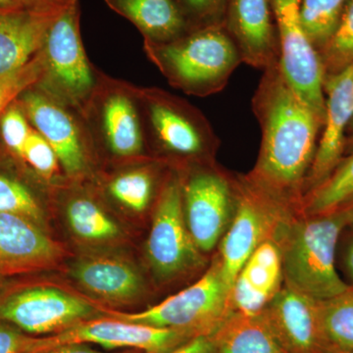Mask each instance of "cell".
Returning <instances> with one entry per match:
<instances>
[{"instance_id": "42", "label": "cell", "mask_w": 353, "mask_h": 353, "mask_svg": "<svg viewBox=\"0 0 353 353\" xmlns=\"http://www.w3.org/2000/svg\"><path fill=\"white\" fill-rule=\"evenodd\" d=\"M29 6H43V4L54 3V2L67 1V0H24Z\"/></svg>"}, {"instance_id": "15", "label": "cell", "mask_w": 353, "mask_h": 353, "mask_svg": "<svg viewBox=\"0 0 353 353\" xmlns=\"http://www.w3.org/2000/svg\"><path fill=\"white\" fill-rule=\"evenodd\" d=\"M324 92L326 114L304 194L324 182L343 159L347 129L353 118V64L336 75L325 77Z\"/></svg>"}, {"instance_id": "4", "label": "cell", "mask_w": 353, "mask_h": 353, "mask_svg": "<svg viewBox=\"0 0 353 353\" xmlns=\"http://www.w3.org/2000/svg\"><path fill=\"white\" fill-rule=\"evenodd\" d=\"M80 19V1L71 0L46 34L39 51L41 76L34 87L81 115L94 94L101 71L88 59Z\"/></svg>"}, {"instance_id": "25", "label": "cell", "mask_w": 353, "mask_h": 353, "mask_svg": "<svg viewBox=\"0 0 353 353\" xmlns=\"http://www.w3.org/2000/svg\"><path fill=\"white\" fill-rule=\"evenodd\" d=\"M152 162L124 169L108 179L105 189L108 196L130 210L143 212L152 201L155 190V169Z\"/></svg>"}, {"instance_id": "21", "label": "cell", "mask_w": 353, "mask_h": 353, "mask_svg": "<svg viewBox=\"0 0 353 353\" xmlns=\"http://www.w3.org/2000/svg\"><path fill=\"white\" fill-rule=\"evenodd\" d=\"M143 34V41L166 43L194 29L176 0H104Z\"/></svg>"}, {"instance_id": "30", "label": "cell", "mask_w": 353, "mask_h": 353, "mask_svg": "<svg viewBox=\"0 0 353 353\" xmlns=\"http://www.w3.org/2000/svg\"><path fill=\"white\" fill-rule=\"evenodd\" d=\"M0 213L22 216L38 225L43 216L38 199L29 188L4 174H0Z\"/></svg>"}, {"instance_id": "13", "label": "cell", "mask_w": 353, "mask_h": 353, "mask_svg": "<svg viewBox=\"0 0 353 353\" xmlns=\"http://www.w3.org/2000/svg\"><path fill=\"white\" fill-rule=\"evenodd\" d=\"M94 309L87 301L55 288H30L0 303V321L38 336L60 333L87 321Z\"/></svg>"}, {"instance_id": "35", "label": "cell", "mask_w": 353, "mask_h": 353, "mask_svg": "<svg viewBox=\"0 0 353 353\" xmlns=\"http://www.w3.org/2000/svg\"><path fill=\"white\" fill-rule=\"evenodd\" d=\"M0 353H39V338L0 321Z\"/></svg>"}, {"instance_id": "37", "label": "cell", "mask_w": 353, "mask_h": 353, "mask_svg": "<svg viewBox=\"0 0 353 353\" xmlns=\"http://www.w3.org/2000/svg\"><path fill=\"white\" fill-rule=\"evenodd\" d=\"M41 353H106L99 352L94 348L88 347L85 343H71V345H58V347L50 348ZM131 353V352H123Z\"/></svg>"}, {"instance_id": "22", "label": "cell", "mask_w": 353, "mask_h": 353, "mask_svg": "<svg viewBox=\"0 0 353 353\" xmlns=\"http://www.w3.org/2000/svg\"><path fill=\"white\" fill-rule=\"evenodd\" d=\"M72 275L83 289L108 301H131L143 289L137 269L117 259L85 260L74 267Z\"/></svg>"}, {"instance_id": "5", "label": "cell", "mask_w": 353, "mask_h": 353, "mask_svg": "<svg viewBox=\"0 0 353 353\" xmlns=\"http://www.w3.org/2000/svg\"><path fill=\"white\" fill-rule=\"evenodd\" d=\"M148 148L185 161L211 159L219 139L208 118L190 102L157 87H139Z\"/></svg>"}, {"instance_id": "28", "label": "cell", "mask_w": 353, "mask_h": 353, "mask_svg": "<svg viewBox=\"0 0 353 353\" xmlns=\"http://www.w3.org/2000/svg\"><path fill=\"white\" fill-rule=\"evenodd\" d=\"M320 317L330 345L353 350V287L320 301Z\"/></svg>"}, {"instance_id": "29", "label": "cell", "mask_w": 353, "mask_h": 353, "mask_svg": "<svg viewBox=\"0 0 353 353\" xmlns=\"http://www.w3.org/2000/svg\"><path fill=\"white\" fill-rule=\"evenodd\" d=\"M319 55L325 77L336 75L353 64V0L347 2L336 31Z\"/></svg>"}, {"instance_id": "32", "label": "cell", "mask_w": 353, "mask_h": 353, "mask_svg": "<svg viewBox=\"0 0 353 353\" xmlns=\"http://www.w3.org/2000/svg\"><path fill=\"white\" fill-rule=\"evenodd\" d=\"M22 160L46 181L55 178L61 169L54 150L34 128L26 143Z\"/></svg>"}, {"instance_id": "27", "label": "cell", "mask_w": 353, "mask_h": 353, "mask_svg": "<svg viewBox=\"0 0 353 353\" xmlns=\"http://www.w3.org/2000/svg\"><path fill=\"white\" fill-rule=\"evenodd\" d=\"M348 1L350 0H301V24L318 52L333 36Z\"/></svg>"}, {"instance_id": "18", "label": "cell", "mask_w": 353, "mask_h": 353, "mask_svg": "<svg viewBox=\"0 0 353 353\" xmlns=\"http://www.w3.org/2000/svg\"><path fill=\"white\" fill-rule=\"evenodd\" d=\"M224 25L243 63L262 71L278 63L280 44L271 0H228Z\"/></svg>"}, {"instance_id": "20", "label": "cell", "mask_w": 353, "mask_h": 353, "mask_svg": "<svg viewBox=\"0 0 353 353\" xmlns=\"http://www.w3.org/2000/svg\"><path fill=\"white\" fill-rule=\"evenodd\" d=\"M283 262L275 240H267L256 248L239 272L231 292L233 312L259 314L282 288Z\"/></svg>"}, {"instance_id": "2", "label": "cell", "mask_w": 353, "mask_h": 353, "mask_svg": "<svg viewBox=\"0 0 353 353\" xmlns=\"http://www.w3.org/2000/svg\"><path fill=\"white\" fill-rule=\"evenodd\" d=\"M347 221L341 210L328 214L292 215L279 228L275 241L282 254L285 285L316 301L350 289L336 270V255Z\"/></svg>"}, {"instance_id": "26", "label": "cell", "mask_w": 353, "mask_h": 353, "mask_svg": "<svg viewBox=\"0 0 353 353\" xmlns=\"http://www.w3.org/2000/svg\"><path fill=\"white\" fill-rule=\"evenodd\" d=\"M66 218L72 231L88 241H106L119 234V227L90 197L78 194L66 205Z\"/></svg>"}, {"instance_id": "23", "label": "cell", "mask_w": 353, "mask_h": 353, "mask_svg": "<svg viewBox=\"0 0 353 353\" xmlns=\"http://www.w3.org/2000/svg\"><path fill=\"white\" fill-rule=\"evenodd\" d=\"M212 339L216 353H290L260 313H232Z\"/></svg>"}, {"instance_id": "40", "label": "cell", "mask_w": 353, "mask_h": 353, "mask_svg": "<svg viewBox=\"0 0 353 353\" xmlns=\"http://www.w3.org/2000/svg\"><path fill=\"white\" fill-rule=\"evenodd\" d=\"M341 212L345 215V219L347 221L348 226H352L353 225V199L352 201L347 202L345 205L341 206L340 209Z\"/></svg>"}, {"instance_id": "44", "label": "cell", "mask_w": 353, "mask_h": 353, "mask_svg": "<svg viewBox=\"0 0 353 353\" xmlns=\"http://www.w3.org/2000/svg\"><path fill=\"white\" fill-rule=\"evenodd\" d=\"M1 283H2V276L0 275V287H1Z\"/></svg>"}, {"instance_id": "34", "label": "cell", "mask_w": 353, "mask_h": 353, "mask_svg": "<svg viewBox=\"0 0 353 353\" xmlns=\"http://www.w3.org/2000/svg\"><path fill=\"white\" fill-rule=\"evenodd\" d=\"M192 27L224 24L228 0H176Z\"/></svg>"}, {"instance_id": "17", "label": "cell", "mask_w": 353, "mask_h": 353, "mask_svg": "<svg viewBox=\"0 0 353 353\" xmlns=\"http://www.w3.org/2000/svg\"><path fill=\"white\" fill-rule=\"evenodd\" d=\"M70 2L0 11V79L18 73L38 55L50 26Z\"/></svg>"}, {"instance_id": "19", "label": "cell", "mask_w": 353, "mask_h": 353, "mask_svg": "<svg viewBox=\"0 0 353 353\" xmlns=\"http://www.w3.org/2000/svg\"><path fill=\"white\" fill-rule=\"evenodd\" d=\"M61 255L39 225L22 216L0 213V275H17L53 266Z\"/></svg>"}, {"instance_id": "36", "label": "cell", "mask_w": 353, "mask_h": 353, "mask_svg": "<svg viewBox=\"0 0 353 353\" xmlns=\"http://www.w3.org/2000/svg\"><path fill=\"white\" fill-rule=\"evenodd\" d=\"M165 353H216L212 336H199Z\"/></svg>"}, {"instance_id": "11", "label": "cell", "mask_w": 353, "mask_h": 353, "mask_svg": "<svg viewBox=\"0 0 353 353\" xmlns=\"http://www.w3.org/2000/svg\"><path fill=\"white\" fill-rule=\"evenodd\" d=\"M17 101L32 127L54 150L65 175L72 180L87 175L94 145L80 113L36 87L23 92Z\"/></svg>"}, {"instance_id": "12", "label": "cell", "mask_w": 353, "mask_h": 353, "mask_svg": "<svg viewBox=\"0 0 353 353\" xmlns=\"http://www.w3.org/2000/svg\"><path fill=\"white\" fill-rule=\"evenodd\" d=\"M271 2L280 44L281 70L296 94L325 120V72L319 52L301 24V0Z\"/></svg>"}, {"instance_id": "6", "label": "cell", "mask_w": 353, "mask_h": 353, "mask_svg": "<svg viewBox=\"0 0 353 353\" xmlns=\"http://www.w3.org/2000/svg\"><path fill=\"white\" fill-rule=\"evenodd\" d=\"M137 85L101 72L94 94L83 109L92 145L114 159L138 160L148 150Z\"/></svg>"}, {"instance_id": "10", "label": "cell", "mask_w": 353, "mask_h": 353, "mask_svg": "<svg viewBox=\"0 0 353 353\" xmlns=\"http://www.w3.org/2000/svg\"><path fill=\"white\" fill-rule=\"evenodd\" d=\"M146 252L155 276L161 280L178 277L201 263V252L183 215L182 179L178 169L165 179L158 192Z\"/></svg>"}, {"instance_id": "41", "label": "cell", "mask_w": 353, "mask_h": 353, "mask_svg": "<svg viewBox=\"0 0 353 353\" xmlns=\"http://www.w3.org/2000/svg\"><path fill=\"white\" fill-rule=\"evenodd\" d=\"M353 152V118L348 126L347 132V141H345V152L352 153Z\"/></svg>"}, {"instance_id": "43", "label": "cell", "mask_w": 353, "mask_h": 353, "mask_svg": "<svg viewBox=\"0 0 353 353\" xmlns=\"http://www.w3.org/2000/svg\"><path fill=\"white\" fill-rule=\"evenodd\" d=\"M324 353H353V350H347L336 347V345H329Z\"/></svg>"}, {"instance_id": "31", "label": "cell", "mask_w": 353, "mask_h": 353, "mask_svg": "<svg viewBox=\"0 0 353 353\" xmlns=\"http://www.w3.org/2000/svg\"><path fill=\"white\" fill-rule=\"evenodd\" d=\"M32 131L30 121L16 101L0 116V134L7 150L22 159L26 143Z\"/></svg>"}, {"instance_id": "24", "label": "cell", "mask_w": 353, "mask_h": 353, "mask_svg": "<svg viewBox=\"0 0 353 353\" xmlns=\"http://www.w3.org/2000/svg\"><path fill=\"white\" fill-rule=\"evenodd\" d=\"M352 199L353 152L347 157H343L324 182L304 194L299 214H328L338 210Z\"/></svg>"}, {"instance_id": "38", "label": "cell", "mask_w": 353, "mask_h": 353, "mask_svg": "<svg viewBox=\"0 0 353 353\" xmlns=\"http://www.w3.org/2000/svg\"><path fill=\"white\" fill-rule=\"evenodd\" d=\"M343 261L347 277L352 283V287H353V233L348 238L345 250H343Z\"/></svg>"}, {"instance_id": "16", "label": "cell", "mask_w": 353, "mask_h": 353, "mask_svg": "<svg viewBox=\"0 0 353 353\" xmlns=\"http://www.w3.org/2000/svg\"><path fill=\"white\" fill-rule=\"evenodd\" d=\"M290 353H324L330 345L323 331L320 301L285 285L260 312Z\"/></svg>"}, {"instance_id": "8", "label": "cell", "mask_w": 353, "mask_h": 353, "mask_svg": "<svg viewBox=\"0 0 353 353\" xmlns=\"http://www.w3.org/2000/svg\"><path fill=\"white\" fill-rule=\"evenodd\" d=\"M234 214L221 245V276L231 292L234 280L262 243L275 240L279 228L294 211L260 192L245 180L234 179Z\"/></svg>"}, {"instance_id": "14", "label": "cell", "mask_w": 353, "mask_h": 353, "mask_svg": "<svg viewBox=\"0 0 353 353\" xmlns=\"http://www.w3.org/2000/svg\"><path fill=\"white\" fill-rule=\"evenodd\" d=\"M192 339L190 334L178 330L113 318L83 321L60 333L41 338V352L58 345L94 343L109 350L136 348L148 353H165Z\"/></svg>"}, {"instance_id": "7", "label": "cell", "mask_w": 353, "mask_h": 353, "mask_svg": "<svg viewBox=\"0 0 353 353\" xmlns=\"http://www.w3.org/2000/svg\"><path fill=\"white\" fill-rule=\"evenodd\" d=\"M230 290L222 276L219 259L194 285L162 303L137 313L110 312L113 318L190 334L213 336L232 314Z\"/></svg>"}, {"instance_id": "9", "label": "cell", "mask_w": 353, "mask_h": 353, "mask_svg": "<svg viewBox=\"0 0 353 353\" xmlns=\"http://www.w3.org/2000/svg\"><path fill=\"white\" fill-rule=\"evenodd\" d=\"M180 171L183 208L192 240L201 252H209L224 234L234 209V179L211 159L189 162Z\"/></svg>"}, {"instance_id": "33", "label": "cell", "mask_w": 353, "mask_h": 353, "mask_svg": "<svg viewBox=\"0 0 353 353\" xmlns=\"http://www.w3.org/2000/svg\"><path fill=\"white\" fill-rule=\"evenodd\" d=\"M41 76L39 52L25 68L10 77L0 79V116L23 92L39 83Z\"/></svg>"}, {"instance_id": "1", "label": "cell", "mask_w": 353, "mask_h": 353, "mask_svg": "<svg viewBox=\"0 0 353 353\" xmlns=\"http://www.w3.org/2000/svg\"><path fill=\"white\" fill-rule=\"evenodd\" d=\"M252 108L261 129V145L245 180L299 213L324 120L296 94L279 62L264 70Z\"/></svg>"}, {"instance_id": "39", "label": "cell", "mask_w": 353, "mask_h": 353, "mask_svg": "<svg viewBox=\"0 0 353 353\" xmlns=\"http://www.w3.org/2000/svg\"><path fill=\"white\" fill-rule=\"evenodd\" d=\"M29 7L24 0H0V11H13Z\"/></svg>"}, {"instance_id": "3", "label": "cell", "mask_w": 353, "mask_h": 353, "mask_svg": "<svg viewBox=\"0 0 353 353\" xmlns=\"http://www.w3.org/2000/svg\"><path fill=\"white\" fill-rule=\"evenodd\" d=\"M143 50L171 87L192 97L222 92L243 63L224 24L194 28L170 43L143 41Z\"/></svg>"}]
</instances>
